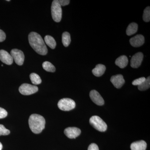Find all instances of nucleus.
I'll list each match as a JSON object with an SVG mask.
<instances>
[{
    "label": "nucleus",
    "mask_w": 150,
    "mask_h": 150,
    "mask_svg": "<svg viewBox=\"0 0 150 150\" xmlns=\"http://www.w3.org/2000/svg\"><path fill=\"white\" fill-rule=\"evenodd\" d=\"M28 38L30 45L36 53L41 55L47 54L48 49L40 35L37 33L32 32L30 33Z\"/></svg>",
    "instance_id": "nucleus-1"
},
{
    "label": "nucleus",
    "mask_w": 150,
    "mask_h": 150,
    "mask_svg": "<svg viewBox=\"0 0 150 150\" xmlns=\"http://www.w3.org/2000/svg\"><path fill=\"white\" fill-rule=\"evenodd\" d=\"M28 123L31 131L34 134H39L45 128L46 121L42 115L33 114L30 116Z\"/></svg>",
    "instance_id": "nucleus-2"
},
{
    "label": "nucleus",
    "mask_w": 150,
    "mask_h": 150,
    "mask_svg": "<svg viewBox=\"0 0 150 150\" xmlns=\"http://www.w3.org/2000/svg\"><path fill=\"white\" fill-rule=\"evenodd\" d=\"M89 122L95 129L100 132H104L107 130V124L99 116H92L90 119Z\"/></svg>",
    "instance_id": "nucleus-3"
},
{
    "label": "nucleus",
    "mask_w": 150,
    "mask_h": 150,
    "mask_svg": "<svg viewBox=\"0 0 150 150\" xmlns=\"http://www.w3.org/2000/svg\"><path fill=\"white\" fill-rule=\"evenodd\" d=\"M51 11L52 18L54 21L60 22L62 18V6L58 0L53 1L51 5Z\"/></svg>",
    "instance_id": "nucleus-4"
},
{
    "label": "nucleus",
    "mask_w": 150,
    "mask_h": 150,
    "mask_svg": "<svg viewBox=\"0 0 150 150\" xmlns=\"http://www.w3.org/2000/svg\"><path fill=\"white\" fill-rule=\"evenodd\" d=\"M58 106L60 110L64 111H69L75 108L76 103L73 100L69 98H64L60 100L58 103Z\"/></svg>",
    "instance_id": "nucleus-5"
},
{
    "label": "nucleus",
    "mask_w": 150,
    "mask_h": 150,
    "mask_svg": "<svg viewBox=\"0 0 150 150\" xmlns=\"http://www.w3.org/2000/svg\"><path fill=\"white\" fill-rule=\"evenodd\" d=\"M38 87L36 86L28 83H23L20 86L19 91L23 95H30L38 91Z\"/></svg>",
    "instance_id": "nucleus-6"
},
{
    "label": "nucleus",
    "mask_w": 150,
    "mask_h": 150,
    "mask_svg": "<svg viewBox=\"0 0 150 150\" xmlns=\"http://www.w3.org/2000/svg\"><path fill=\"white\" fill-rule=\"evenodd\" d=\"M11 55L17 64L19 66L23 64L25 56L22 51L17 49H13L11 51Z\"/></svg>",
    "instance_id": "nucleus-7"
},
{
    "label": "nucleus",
    "mask_w": 150,
    "mask_h": 150,
    "mask_svg": "<svg viewBox=\"0 0 150 150\" xmlns=\"http://www.w3.org/2000/svg\"><path fill=\"white\" fill-rule=\"evenodd\" d=\"M64 133L68 138L75 139L80 135L81 130L76 127H68L65 129Z\"/></svg>",
    "instance_id": "nucleus-8"
},
{
    "label": "nucleus",
    "mask_w": 150,
    "mask_h": 150,
    "mask_svg": "<svg viewBox=\"0 0 150 150\" xmlns=\"http://www.w3.org/2000/svg\"><path fill=\"white\" fill-rule=\"evenodd\" d=\"M144 58L142 52H139L132 56L131 60V66L133 68H139L141 66Z\"/></svg>",
    "instance_id": "nucleus-9"
},
{
    "label": "nucleus",
    "mask_w": 150,
    "mask_h": 150,
    "mask_svg": "<svg viewBox=\"0 0 150 150\" xmlns=\"http://www.w3.org/2000/svg\"><path fill=\"white\" fill-rule=\"evenodd\" d=\"M90 97L93 102L98 105H103L104 104V100L99 93L93 90L90 93Z\"/></svg>",
    "instance_id": "nucleus-10"
},
{
    "label": "nucleus",
    "mask_w": 150,
    "mask_h": 150,
    "mask_svg": "<svg viewBox=\"0 0 150 150\" xmlns=\"http://www.w3.org/2000/svg\"><path fill=\"white\" fill-rule=\"evenodd\" d=\"M110 81L115 87L118 89L122 87L125 82L123 76L121 74L112 76L110 79Z\"/></svg>",
    "instance_id": "nucleus-11"
},
{
    "label": "nucleus",
    "mask_w": 150,
    "mask_h": 150,
    "mask_svg": "<svg viewBox=\"0 0 150 150\" xmlns=\"http://www.w3.org/2000/svg\"><path fill=\"white\" fill-rule=\"evenodd\" d=\"M0 60L6 64L10 65L13 63V59L7 51L0 50Z\"/></svg>",
    "instance_id": "nucleus-12"
},
{
    "label": "nucleus",
    "mask_w": 150,
    "mask_h": 150,
    "mask_svg": "<svg viewBox=\"0 0 150 150\" xmlns=\"http://www.w3.org/2000/svg\"><path fill=\"white\" fill-rule=\"evenodd\" d=\"M144 42V37L142 35H136L130 40V44L134 47H139L142 46Z\"/></svg>",
    "instance_id": "nucleus-13"
},
{
    "label": "nucleus",
    "mask_w": 150,
    "mask_h": 150,
    "mask_svg": "<svg viewBox=\"0 0 150 150\" xmlns=\"http://www.w3.org/2000/svg\"><path fill=\"white\" fill-rule=\"evenodd\" d=\"M146 143L143 140L134 142L131 145V150H146Z\"/></svg>",
    "instance_id": "nucleus-14"
},
{
    "label": "nucleus",
    "mask_w": 150,
    "mask_h": 150,
    "mask_svg": "<svg viewBox=\"0 0 150 150\" xmlns=\"http://www.w3.org/2000/svg\"><path fill=\"white\" fill-rule=\"evenodd\" d=\"M128 59L126 56H121L116 59L115 64L121 69H123L127 66L128 64Z\"/></svg>",
    "instance_id": "nucleus-15"
},
{
    "label": "nucleus",
    "mask_w": 150,
    "mask_h": 150,
    "mask_svg": "<svg viewBox=\"0 0 150 150\" xmlns=\"http://www.w3.org/2000/svg\"><path fill=\"white\" fill-rule=\"evenodd\" d=\"M106 70V67L103 64H98L92 70V73L95 76L100 77L104 74Z\"/></svg>",
    "instance_id": "nucleus-16"
},
{
    "label": "nucleus",
    "mask_w": 150,
    "mask_h": 150,
    "mask_svg": "<svg viewBox=\"0 0 150 150\" xmlns=\"http://www.w3.org/2000/svg\"><path fill=\"white\" fill-rule=\"evenodd\" d=\"M138 28V24L135 23H132L129 24L127 27L126 29V34L129 36H131L137 33Z\"/></svg>",
    "instance_id": "nucleus-17"
},
{
    "label": "nucleus",
    "mask_w": 150,
    "mask_h": 150,
    "mask_svg": "<svg viewBox=\"0 0 150 150\" xmlns=\"http://www.w3.org/2000/svg\"><path fill=\"white\" fill-rule=\"evenodd\" d=\"M45 43L50 48L54 49L56 48V40L52 36L46 35L44 38Z\"/></svg>",
    "instance_id": "nucleus-18"
},
{
    "label": "nucleus",
    "mask_w": 150,
    "mask_h": 150,
    "mask_svg": "<svg viewBox=\"0 0 150 150\" xmlns=\"http://www.w3.org/2000/svg\"><path fill=\"white\" fill-rule=\"evenodd\" d=\"M62 41L65 47H68L71 42V35L68 32H65L62 34Z\"/></svg>",
    "instance_id": "nucleus-19"
},
{
    "label": "nucleus",
    "mask_w": 150,
    "mask_h": 150,
    "mask_svg": "<svg viewBox=\"0 0 150 150\" xmlns=\"http://www.w3.org/2000/svg\"><path fill=\"white\" fill-rule=\"evenodd\" d=\"M43 69L46 71L54 72L56 71V68L51 63L48 62H43L42 64Z\"/></svg>",
    "instance_id": "nucleus-20"
},
{
    "label": "nucleus",
    "mask_w": 150,
    "mask_h": 150,
    "mask_svg": "<svg viewBox=\"0 0 150 150\" xmlns=\"http://www.w3.org/2000/svg\"><path fill=\"white\" fill-rule=\"evenodd\" d=\"M30 80L32 83L34 85H38L41 83L42 80L39 75L35 73H32L30 75Z\"/></svg>",
    "instance_id": "nucleus-21"
},
{
    "label": "nucleus",
    "mask_w": 150,
    "mask_h": 150,
    "mask_svg": "<svg viewBox=\"0 0 150 150\" xmlns=\"http://www.w3.org/2000/svg\"><path fill=\"white\" fill-rule=\"evenodd\" d=\"M150 77H148L146 79V80L140 85L138 86V89L141 91H146L150 88Z\"/></svg>",
    "instance_id": "nucleus-22"
},
{
    "label": "nucleus",
    "mask_w": 150,
    "mask_h": 150,
    "mask_svg": "<svg viewBox=\"0 0 150 150\" xmlns=\"http://www.w3.org/2000/svg\"><path fill=\"white\" fill-rule=\"evenodd\" d=\"M143 19L146 22H149L150 20V7L148 6L145 9L143 14Z\"/></svg>",
    "instance_id": "nucleus-23"
},
{
    "label": "nucleus",
    "mask_w": 150,
    "mask_h": 150,
    "mask_svg": "<svg viewBox=\"0 0 150 150\" xmlns=\"http://www.w3.org/2000/svg\"><path fill=\"white\" fill-rule=\"evenodd\" d=\"M10 134V131L6 129L5 126L2 124H0V136H6Z\"/></svg>",
    "instance_id": "nucleus-24"
},
{
    "label": "nucleus",
    "mask_w": 150,
    "mask_h": 150,
    "mask_svg": "<svg viewBox=\"0 0 150 150\" xmlns=\"http://www.w3.org/2000/svg\"><path fill=\"white\" fill-rule=\"evenodd\" d=\"M146 79L145 77H141L135 80L132 82V84L134 86H139L142 84L144 81L146 80Z\"/></svg>",
    "instance_id": "nucleus-25"
},
{
    "label": "nucleus",
    "mask_w": 150,
    "mask_h": 150,
    "mask_svg": "<svg viewBox=\"0 0 150 150\" xmlns=\"http://www.w3.org/2000/svg\"><path fill=\"white\" fill-rule=\"evenodd\" d=\"M8 112L6 110L0 107V119L6 118L7 116Z\"/></svg>",
    "instance_id": "nucleus-26"
},
{
    "label": "nucleus",
    "mask_w": 150,
    "mask_h": 150,
    "mask_svg": "<svg viewBox=\"0 0 150 150\" xmlns=\"http://www.w3.org/2000/svg\"><path fill=\"white\" fill-rule=\"evenodd\" d=\"M88 150H99V148L96 144L92 143L89 145Z\"/></svg>",
    "instance_id": "nucleus-27"
},
{
    "label": "nucleus",
    "mask_w": 150,
    "mask_h": 150,
    "mask_svg": "<svg viewBox=\"0 0 150 150\" xmlns=\"http://www.w3.org/2000/svg\"><path fill=\"white\" fill-rule=\"evenodd\" d=\"M6 38V33L2 30L0 29V42H3Z\"/></svg>",
    "instance_id": "nucleus-28"
},
{
    "label": "nucleus",
    "mask_w": 150,
    "mask_h": 150,
    "mask_svg": "<svg viewBox=\"0 0 150 150\" xmlns=\"http://www.w3.org/2000/svg\"><path fill=\"white\" fill-rule=\"evenodd\" d=\"M59 4H60V5L62 6H66L68 5L69 4L70 1L69 0H59L58 1Z\"/></svg>",
    "instance_id": "nucleus-29"
},
{
    "label": "nucleus",
    "mask_w": 150,
    "mask_h": 150,
    "mask_svg": "<svg viewBox=\"0 0 150 150\" xmlns=\"http://www.w3.org/2000/svg\"><path fill=\"white\" fill-rule=\"evenodd\" d=\"M3 148V145L1 142H0V150H1Z\"/></svg>",
    "instance_id": "nucleus-30"
},
{
    "label": "nucleus",
    "mask_w": 150,
    "mask_h": 150,
    "mask_svg": "<svg viewBox=\"0 0 150 150\" xmlns=\"http://www.w3.org/2000/svg\"><path fill=\"white\" fill-rule=\"evenodd\" d=\"M7 1H10V0H7Z\"/></svg>",
    "instance_id": "nucleus-31"
}]
</instances>
